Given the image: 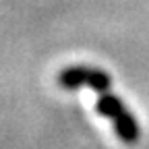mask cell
Wrapping results in <instances>:
<instances>
[{"mask_svg": "<svg viewBox=\"0 0 149 149\" xmlns=\"http://www.w3.org/2000/svg\"><path fill=\"white\" fill-rule=\"evenodd\" d=\"M108 87L95 89L100 93V97H97V110L112 122V126H114L116 135L120 137V141H124V143H137L141 130H139V124H137L135 116L126 110V106L120 102V97L110 95Z\"/></svg>", "mask_w": 149, "mask_h": 149, "instance_id": "obj_1", "label": "cell"}]
</instances>
